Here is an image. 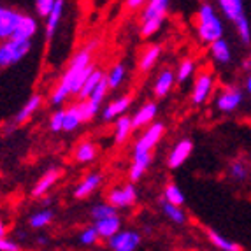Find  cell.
<instances>
[{"label":"cell","mask_w":251,"mask_h":251,"mask_svg":"<svg viewBox=\"0 0 251 251\" xmlns=\"http://www.w3.org/2000/svg\"><path fill=\"white\" fill-rule=\"evenodd\" d=\"M97 158V146L93 143H81L75 148V160L79 163H90Z\"/></svg>","instance_id":"obj_30"},{"label":"cell","mask_w":251,"mask_h":251,"mask_svg":"<svg viewBox=\"0 0 251 251\" xmlns=\"http://www.w3.org/2000/svg\"><path fill=\"white\" fill-rule=\"evenodd\" d=\"M151 165V155H134L132 165H130V181H139L146 174L148 167Z\"/></svg>","instance_id":"obj_25"},{"label":"cell","mask_w":251,"mask_h":251,"mask_svg":"<svg viewBox=\"0 0 251 251\" xmlns=\"http://www.w3.org/2000/svg\"><path fill=\"white\" fill-rule=\"evenodd\" d=\"M77 105H79V114H81V120H83V123L92 122L93 118L99 114V111H100V104H97V102L90 100V99H86V100H81Z\"/></svg>","instance_id":"obj_32"},{"label":"cell","mask_w":251,"mask_h":251,"mask_svg":"<svg viewBox=\"0 0 251 251\" xmlns=\"http://www.w3.org/2000/svg\"><path fill=\"white\" fill-rule=\"evenodd\" d=\"M134 132V123H132V116H122L116 120L114 125V143L123 144L126 139L130 137V134Z\"/></svg>","instance_id":"obj_24"},{"label":"cell","mask_w":251,"mask_h":251,"mask_svg":"<svg viewBox=\"0 0 251 251\" xmlns=\"http://www.w3.org/2000/svg\"><path fill=\"white\" fill-rule=\"evenodd\" d=\"M130 105H132V97H130V95H123V97H120V99H116V100L109 102V104L105 105L102 116H104L105 122L118 120V118L125 116V113L130 109Z\"/></svg>","instance_id":"obj_13"},{"label":"cell","mask_w":251,"mask_h":251,"mask_svg":"<svg viewBox=\"0 0 251 251\" xmlns=\"http://www.w3.org/2000/svg\"><path fill=\"white\" fill-rule=\"evenodd\" d=\"M211 51V56L216 63L220 65H226V63H230L232 60V50H230V44L225 41V39H220V41L213 42L209 46Z\"/></svg>","instance_id":"obj_21"},{"label":"cell","mask_w":251,"mask_h":251,"mask_svg":"<svg viewBox=\"0 0 251 251\" xmlns=\"http://www.w3.org/2000/svg\"><path fill=\"white\" fill-rule=\"evenodd\" d=\"M160 54H162V48L158 44H151L146 48L143 54H141V60H139V71L141 72H148L155 67L156 62H158Z\"/></svg>","instance_id":"obj_23"},{"label":"cell","mask_w":251,"mask_h":251,"mask_svg":"<svg viewBox=\"0 0 251 251\" xmlns=\"http://www.w3.org/2000/svg\"><path fill=\"white\" fill-rule=\"evenodd\" d=\"M176 81H177L176 72H172L171 69H163L158 74V77L155 79V84H153V93H155V97H158V99L167 97L169 93H171L172 86L176 84Z\"/></svg>","instance_id":"obj_15"},{"label":"cell","mask_w":251,"mask_h":251,"mask_svg":"<svg viewBox=\"0 0 251 251\" xmlns=\"http://www.w3.org/2000/svg\"><path fill=\"white\" fill-rule=\"evenodd\" d=\"M163 132H165V125L163 123H151L143 132V135L137 139V143L134 144V155H151V151L155 150V146L160 143Z\"/></svg>","instance_id":"obj_6"},{"label":"cell","mask_w":251,"mask_h":251,"mask_svg":"<svg viewBox=\"0 0 251 251\" xmlns=\"http://www.w3.org/2000/svg\"><path fill=\"white\" fill-rule=\"evenodd\" d=\"M146 2L148 0H125V5L128 9H139V7H144Z\"/></svg>","instance_id":"obj_43"},{"label":"cell","mask_w":251,"mask_h":251,"mask_svg":"<svg viewBox=\"0 0 251 251\" xmlns=\"http://www.w3.org/2000/svg\"><path fill=\"white\" fill-rule=\"evenodd\" d=\"M116 216V207L111 205L109 202H102V204L93 205L92 209V218L95 222H100V220H105V218H113Z\"/></svg>","instance_id":"obj_34"},{"label":"cell","mask_w":251,"mask_h":251,"mask_svg":"<svg viewBox=\"0 0 251 251\" xmlns=\"http://www.w3.org/2000/svg\"><path fill=\"white\" fill-rule=\"evenodd\" d=\"M158 114V105L155 102H148V104L141 105L137 109V113L132 116V123H134V130L143 128V126L155 123V118Z\"/></svg>","instance_id":"obj_14"},{"label":"cell","mask_w":251,"mask_h":251,"mask_svg":"<svg viewBox=\"0 0 251 251\" xmlns=\"http://www.w3.org/2000/svg\"><path fill=\"white\" fill-rule=\"evenodd\" d=\"M93 226L97 228L100 239L109 241V239H113L114 235L122 232V220H120V216L116 214V216H113V218H105V220H100V222H95Z\"/></svg>","instance_id":"obj_16"},{"label":"cell","mask_w":251,"mask_h":251,"mask_svg":"<svg viewBox=\"0 0 251 251\" xmlns=\"http://www.w3.org/2000/svg\"><path fill=\"white\" fill-rule=\"evenodd\" d=\"M63 123H65V109H58V111H54L50 118V128L53 130V132H62Z\"/></svg>","instance_id":"obj_39"},{"label":"cell","mask_w":251,"mask_h":251,"mask_svg":"<svg viewBox=\"0 0 251 251\" xmlns=\"http://www.w3.org/2000/svg\"><path fill=\"white\" fill-rule=\"evenodd\" d=\"M135 201H137V190H135V186L132 183L111 190V192H109V199H107L109 204L114 205L116 209L130 207Z\"/></svg>","instance_id":"obj_10"},{"label":"cell","mask_w":251,"mask_h":251,"mask_svg":"<svg viewBox=\"0 0 251 251\" xmlns=\"http://www.w3.org/2000/svg\"><path fill=\"white\" fill-rule=\"evenodd\" d=\"M0 237H5V225L4 223L0 225Z\"/></svg>","instance_id":"obj_45"},{"label":"cell","mask_w":251,"mask_h":251,"mask_svg":"<svg viewBox=\"0 0 251 251\" xmlns=\"http://www.w3.org/2000/svg\"><path fill=\"white\" fill-rule=\"evenodd\" d=\"M97 44H99L97 41L90 42L72 56L67 71L63 72L62 79L50 97V102L53 105L63 104L71 95H79L83 84L86 83L90 74L95 71V67L92 65V53L97 48Z\"/></svg>","instance_id":"obj_1"},{"label":"cell","mask_w":251,"mask_h":251,"mask_svg":"<svg viewBox=\"0 0 251 251\" xmlns=\"http://www.w3.org/2000/svg\"><path fill=\"white\" fill-rule=\"evenodd\" d=\"M32 50V41H16L9 39L2 42L0 46V65L2 69H7L14 63L21 62Z\"/></svg>","instance_id":"obj_5"},{"label":"cell","mask_w":251,"mask_h":251,"mask_svg":"<svg viewBox=\"0 0 251 251\" xmlns=\"http://www.w3.org/2000/svg\"><path fill=\"white\" fill-rule=\"evenodd\" d=\"M35 34H37V21H35V18L23 14V20H21L18 30L14 32L13 39H16V41H32V37Z\"/></svg>","instance_id":"obj_20"},{"label":"cell","mask_w":251,"mask_h":251,"mask_svg":"<svg viewBox=\"0 0 251 251\" xmlns=\"http://www.w3.org/2000/svg\"><path fill=\"white\" fill-rule=\"evenodd\" d=\"M171 0H148L141 14V35L153 37L162 28L163 20L169 13Z\"/></svg>","instance_id":"obj_4"},{"label":"cell","mask_w":251,"mask_h":251,"mask_svg":"<svg viewBox=\"0 0 251 251\" xmlns=\"http://www.w3.org/2000/svg\"><path fill=\"white\" fill-rule=\"evenodd\" d=\"M58 177H60V171H56V169L48 171L46 174H44V176L35 183L34 190H32V195H34V197H42L44 193H48L51 188H53L54 184H56Z\"/></svg>","instance_id":"obj_22"},{"label":"cell","mask_w":251,"mask_h":251,"mask_svg":"<svg viewBox=\"0 0 251 251\" xmlns=\"http://www.w3.org/2000/svg\"><path fill=\"white\" fill-rule=\"evenodd\" d=\"M244 86H246V92L251 95V72L246 75V83H244Z\"/></svg>","instance_id":"obj_44"},{"label":"cell","mask_w":251,"mask_h":251,"mask_svg":"<svg viewBox=\"0 0 251 251\" xmlns=\"http://www.w3.org/2000/svg\"><path fill=\"white\" fill-rule=\"evenodd\" d=\"M21 20H23V14L20 11H16L14 7H5L4 5V7L0 9V39L2 41L13 39Z\"/></svg>","instance_id":"obj_8"},{"label":"cell","mask_w":251,"mask_h":251,"mask_svg":"<svg viewBox=\"0 0 251 251\" xmlns=\"http://www.w3.org/2000/svg\"><path fill=\"white\" fill-rule=\"evenodd\" d=\"M214 86V77L211 72H201V74L195 77V83H193L192 88V102L195 105L204 104L207 99L211 97Z\"/></svg>","instance_id":"obj_9"},{"label":"cell","mask_w":251,"mask_h":251,"mask_svg":"<svg viewBox=\"0 0 251 251\" xmlns=\"http://www.w3.org/2000/svg\"><path fill=\"white\" fill-rule=\"evenodd\" d=\"M163 201L171 202V204H174V205H183L184 193L181 192V188L177 186V184L171 183L165 186V190H163Z\"/></svg>","instance_id":"obj_33"},{"label":"cell","mask_w":251,"mask_h":251,"mask_svg":"<svg viewBox=\"0 0 251 251\" xmlns=\"http://www.w3.org/2000/svg\"><path fill=\"white\" fill-rule=\"evenodd\" d=\"M218 7L222 14L230 21L237 30L239 39L244 44L251 42V25L244 13V0H218Z\"/></svg>","instance_id":"obj_3"},{"label":"cell","mask_w":251,"mask_h":251,"mask_svg":"<svg viewBox=\"0 0 251 251\" xmlns=\"http://www.w3.org/2000/svg\"><path fill=\"white\" fill-rule=\"evenodd\" d=\"M207 235H209V241L222 251H241V246L230 239H226L225 235H222L216 230H207Z\"/></svg>","instance_id":"obj_27"},{"label":"cell","mask_w":251,"mask_h":251,"mask_svg":"<svg viewBox=\"0 0 251 251\" xmlns=\"http://www.w3.org/2000/svg\"><path fill=\"white\" fill-rule=\"evenodd\" d=\"M244 100L243 90L235 88V86H226L216 97V107L222 113H234L237 111Z\"/></svg>","instance_id":"obj_7"},{"label":"cell","mask_w":251,"mask_h":251,"mask_svg":"<svg viewBox=\"0 0 251 251\" xmlns=\"http://www.w3.org/2000/svg\"><path fill=\"white\" fill-rule=\"evenodd\" d=\"M63 9H65V0H56L53 13L46 18V39L48 41H53L56 30H58V25L63 16Z\"/></svg>","instance_id":"obj_19"},{"label":"cell","mask_w":251,"mask_h":251,"mask_svg":"<svg viewBox=\"0 0 251 251\" xmlns=\"http://www.w3.org/2000/svg\"><path fill=\"white\" fill-rule=\"evenodd\" d=\"M99 239H100V235H99L95 226H88V228H84V230L79 234V241H81V244H84V246H92V244H95L97 241H99Z\"/></svg>","instance_id":"obj_38"},{"label":"cell","mask_w":251,"mask_h":251,"mask_svg":"<svg viewBox=\"0 0 251 251\" xmlns=\"http://www.w3.org/2000/svg\"><path fill=\"white\" fill-rule=\"evenodd\" d=\"M104 77H105V75L102 74V71L95 69V71L90 74L88 79H86V83L83 84V88H81V92H79V99H81V100H86V99H90V97H92V93L95 92V88L99 86V83H100Z\"/></svg>","instance_id":"obj_28"},{"label":"cell","mask_w":251,"mask_h":251,"mask_svg":"<svg viewBox=\"0 0 251 251\" xmlns=\"http://www.w3.org/2000/svg\"><path fill=\"white\" fill-rule=\"evenodd\" d=\"M225 26H223L222 18L218 16L216 9L213 4L205 2L197 11V35L204 44H213V42L223 39Z\"/></svg>","instance_id":"obj_2"},{"label":"cell","mask_w":251,"mask_h":251,"mask_svg":"<svg viewBox=\"0 0 251 251\" xmlns=\"http://www.w3.org/2000/svg\"><path fill=\"white\" fill-rule=\"evenodd\" d=\"M107 244L113 251H135L141 244V235L134 230H122L113 239H109Z\"/></svg>","instance_id":"obj_11"},{"label":"cell","mask_w":251,"mask_h":251,"mask_svg":"<svg viewBox=\"0 0 251 251\" xmlns=\"http://www.w3.org/2000/svg\"><path fill=\"white\" fill-rule=\"evenodd\" d=\"M228 172H230V177L235 181H244L248 177V174H250V171H248L246 163L243 162H232L230 167H228Z\"/></svg>","instance_id":"obj_37"},{"label":"cell","mask_w":251,"mask_h":251,"mask_svg":"<svg viewBox=\"0 0 251 251\" xmlns=\"http://www.w3.org/2000/svg\"><path fill=\"white\" fill-rule=\"evenodd\" d=\"M56 0H35V13L42 18H48L53 13Z\"/></svg>","instance_id":"obj_40"},{"label":"cell","mask_w":251,"mask_h":251,"mask_svg":"<svg viewBox=\"0 0 251 251\" xmlns=\"http://www.w3.org/2000/svg\"><path fill=\"white\" fill-rule=\"evenodd\" d=\"M107 90H111L109 88V81H107V77H104V79L99 83V86L95 88V92L92 93L90 100L97 102V104H102V100H104L105 95H107Z\"/></svg>","instance_id":"obj_41"},{"label":"cell","mask_w":251,"mask_h":251,"mask_svg":"<svg viewBox=\"0 0 251 251\" xmlns=\"http://www.w3.org/2000/svg\"><path fill=\"white\" fill-rule=\"evenodd\" d=\"M41 104H42V97L37 95V93L32 95L25 104L21 105L20 111L16 113V116H14V123H16V125H23L25 122H28L30 118L34 116V114L39 111Z\"/></svg>","instance_id":"obj_18"},{"label":"cell","mask_w":251,"mask_h":251,"mask_svg":"<svg viewBox=\"0 0 251 251\" xmlns=\"http://www.w3.org/2000/svg\"><path fill=\"white\" fill-rule=\"evenodd\" d=\"M250 63H251V58H250Z\"/></svg>","instance_id":"obj_46"},{"label":"cell","mask_w":251,"mask_h":251,"mask_svg":"<svg viewBox=\"0 0 251 251\" xmlns=\"http://www.w3.org/2000/svg\"><path fill=\"white\" fill-rule=\"evenodd\" d=\"M195 62L193 60H190V58H186V60H183V62L179 63V67H177V71H176V77H177V81L179 83H184V81H188L190 77H192L193 74H195Z\"/></svg>","instance_id":"obj_36"},{"label":"cell","mask_w":251,"mask_h":251,"mask_svg":"<svg viewBox=\"0 0 251 251\" xmlns=\"http://www.w3.org/2000/svg\"><path fill=\"white\" fill-rule=\"evenodd\" d=\"M0 251H20V246H18V243L11 241V239L2 237L0 239Z\"/></svg>","instance_id":"obj_42"},{"label":"cell","mask_w":251,"mask_h":251,"mask_svg":"<svg viewBox=\"0 0 251 251\" xmlns=\"http://www.w3.org/2000/svg\"><path fill=\"white\" fill-rule=\"evenodd\" d=\"M162 211L172 223L181 225V223L186 222V214H184V211L181 209V205H174L167 201H162Z\"/></svg>","instance_id":"obj_29"},{"label":"cell","mask_w":251,"mask_h":251,"mask_svg":"<svg viewBox=\"0 0 251 251\" xmlns=\"http://www.w3.org/2000/svg\"><path fill=\"white\" fill-rule=\"evenodd\" d=\"M193 151V143L190 139H181L179 143L174 144V148L171 150L167 156V165L169 169H179L186 160L190 158Z\"/></svg>","instance_id":"obj_12"},{"label":"cell","mask_w":251,"mask_h":251,"mask_svg":"<svg viewBox=\"0 0 251 251\" xmlns=\"http://www.w3.org/2000/svg\"><path fill=\"white\" fill-rule=\"evenodd\" d=\"M125 75H126V67L123 63H116V65L109 71V74L105 75L109 81V88L116 90L118 86H122V83L125 81Z\"/></svg>","instance_id":"obj_31"},{"label":"cell","mask_w":251,"mask_h":251,"mask_svg":"<svg viewBox=\"0 0 251 251\" xmlns=\"http://www.w3.org/2000/svg\"><path fill=\"white\" fill-rule=\"evenodd\" d=\"M102 183V176L99 174V172H92V174H88V176L84 177L83 181H81L77 186H75L74 190V197L75 199H86L90 197L93 192H95L99 186H100Z\"/></svg>","instance_id":"obj_17"},{"label":"cell","mask_w":251,"mask_h":251,"mask_svg":"<svg viewBox=\"0 0 251 251\" xmlns=\"http://www.w3.org/2000/svg\"><path fill=\"white\" fill-rule=\"evenodd\" d=\"M83 125L79 114V105L74 104L71 107L65 109V123H63V132H74L75 128H79Z\"/></svg>","instance_id":"obj_26"},{"label":"cell","mask_w":251,"mask_h":251,"mask_svg":"<svg viewBox=\"0 0 251 251\" xmlns=\"http://www.w3.org/2000/svg\"><path fill=\"white\" fill-rule=\"evenodd\" d=\"M53 220V211L50 209H42V211H37L30 216V226L32 228H44L48 226Z\"/></svg>","instance_id":"obj_35"}]
</instances>
